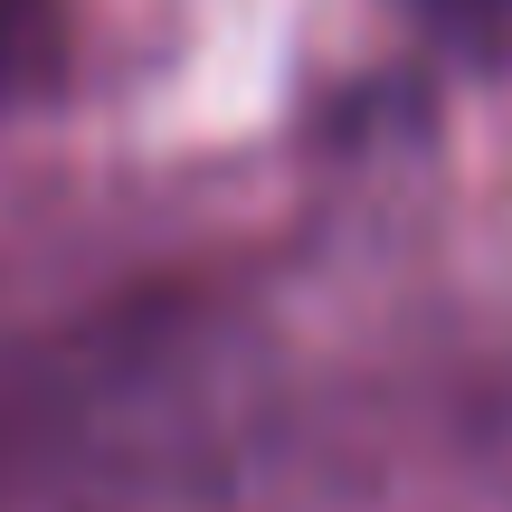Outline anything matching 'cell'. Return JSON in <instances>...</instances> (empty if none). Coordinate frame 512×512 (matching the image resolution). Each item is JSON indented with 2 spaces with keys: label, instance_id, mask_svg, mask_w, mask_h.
<instances>
[{
  "label": "cell",
  "instance_id": "3",
  "mask_svg": "<svg viewBox=\"0 0 512 512\" xmlns=\"http://www.w3.org/2000/svg\"><path fill=\"white\" fill-rule=\"evenodd\" d=\"M399 10L446 48H503L512 38V0H399Z\"/></svg>",
  "mask_w": 512,
  "mask_h": 512
},
{
  "label": "cell",
  "instance_id": "2",
  "mask_svg": "<svg viewBox=\"0 0 512 512\" xmlns=\"http://www.w3.org/2000/svg\"><path fill=\"white\" fill-rule=\"evenodd\" d=\"M76 67V0H0V114L48 105Z\"/></svg>",
  "mask_w": 512,
  "mask_h": 512
},
{
  "label": "cell",
  "instance_id": "1",
  "mask_svg": "<svg viewBox=\"0 0 512 512\" xmlns=\"http://www.w3.org/2000/svg\"><path fill=\"white\" fill-rule=\"evenodd\" d=\"M238 427V370L200 313L57 332L0 380V494L29 512H124L181 494Z\"/></svg>",
  "mask_w": 512,
  "mask_h": 512
}]
</instances>
